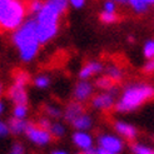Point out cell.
Wrapping results in <instances>:
<instances>
[{
	"instance_id": "obj_1",
	"label": "cell",
	"mask_w": 154,
	"mask_h": 154,
	"mask_svg": "<svg viewBox=\"0 0 154 154\" xmlns=\"http://www.w3.org/2000/svg\"><path fill=\"white\" fill-rule=\"evenodd\" d=\"M14 43L20 53V58L24 61H30L38 53L39 40L36 35L35 20H28L14 35Z\"/></svg>"
},
{
	"instance_id": "obj_2",
	"label": "cell",
	"mask_w": 154,
	"mask_h": 154,
	"mask_svg": "<svg viewBox=\"0 0 154 154\" xmlns=\"http://www.w3.org/2000/svg\"><path fill=\"white\" fill-rule=\"evenodd\" d=\"M60 13L50 2L43 4V8L38 13L36 35L39 43H47L58 32V20Z\"/></svg>"
},
{
	"instance_id": "obj_3",
	"label": "cell",
	"mask_w": 154,
	"mask_h": 154,
	"mask_svg": "<svg viewBox=\"0 0 154 154\" xmlns=\"http://www.w3.org/2000/svg\"><path fill=\"white\" fill-rule=\"evenodd\" d=\"M25 10L20 0H0V30L18 29L25 17Z\"/></svg>"
},
{
	"instance_id": "obj_4",
	"label": "cell",
	"mask_w": 154,
	"mask_h": 154,
	"mask_svg": "<svg viewBox=\"0 0 154 154\" xmlns=\"http://www.w3.org/2000/svg\"><path fill=\"white\" fill-rule=\"evenodd\" d=\"M153 88L149 85H133L129 87L124 94H123L122 99L117 104V110L118 112H130L137 109L138 106H140L143 103H145L153 97Z\"/></svg>"
},
{
	"instance_id": "obj_5",
	"label": "cell",
	"mask_w": 154,
	"mask_h": 154,
	"mask_svg": "<svg viewBox=\"0 0 154 154\" xmlns=\"http://www.w3.org/2000/svg\"><path fill=\"white\" fill-rule=\"evenodd\" d=\"M25 133L28 138L32 142L39 144V145H45L51 140V135L47 129H43L40 127H35L33 124H28L25 128Z\"/></svg>"
},
{
	"instance_id": "obj_6",
	"label": "cell",
	"mask_w": 154,
	"mask_h": 154,
	"mask_svg": "<svg viewBox=\"0 0 154 154\" xmlns=\"http://www.w3.org/2000/svg\"><path fill=\"white\" fill-rule=\"evenodd\" d=\"M99 147L102 149H105L108 152H112L114 154H118L122 149H123V142L119 138L114 137V135H100L98 139Z\"/></svg>"
},
{
	"instance_id": "obj_7",
	"label": "cell",
	"mask_w": 154,
	"mask_h": 154,
	"mask_svg": "<svg viewBox=\"0 0 154 154\" xmlns=\"http://www.w3.org/2000/svg\"><path fill=\"white\" fill-rule=\"evenodd\" d=\"M9 97L11 98V100L17 105H19V104L26 105L28 95H26V91H25V89H24L23 85L14 84V85L9 89Z\"/></svg>"
},
{
	"instance_id": "obj_8",
	"label": "cell",
	"mask_w": 154,
	"mask_h": 154,
	"mask_svg": "<svg viewBox=\"0 0 154 154\" xmlns=\"http://www.w3.org/2000/svg\"><path fill=\"white\" fill-rule=\"evenodd\" d=\"M73 140L76 147H79L83 150L93 147V139H91V137L85 132H76L73 135Z\"/></svg>"
},
{
	"instance_id": "obj_9",
	"label": "cell",
	"mask_w": 154,
	"mask_h": 154,
	"mask_svg": "<svg viewBox=\"0 0 154 154\" xmlns=\"http://www.w3.org/2000/svg\"><path fill=\"white\" fill-rule=\"evenodd\" d=\"M91 93H93V87L88 82H80L75 88V98L79 102L87 100L91 95Z\"/></svg>"
},
{
	"instance_id": "obj_10",
	"label": "cell",
	"mask_w": 154,
	"mask_h": 154,
	"mask_svg": "<svg viewBox=\"0 0 154 154\" xmlns=\"http://www.w3.org/2000/svg\"><path fill=\"white\" fill-rule=\"evenodd\" d=\"M102 70H103V65H102L100 63H97V61H91V63L87 64L82 69L79 76L84 80V79L90 78L91 75H94V74H97V73H100Z\"/></svg>"
},
{
	"instance_id": "obj_11",
	"label": "cell",
	"mask_w": 154,
	"mask_h": 154,
	"mask_svg": "<svg viewBox=\"0 0 154 154\" xmlns=\"http://www.w3.org/2000/svg\"><path fill=\"white\" fill-rule=\"evenodd\" d=\"M115 129H117V132L119 134L125 137L127 139H134V138L137 137V129L133 125L127 124V123L117 122L115 123Z\"/></svg>"
},
{
	"instance_id": "obj_12",
	"label": "cell",
	"mask_w": 154,
	"mask_h": 154,
	"mask_svg": "<svg viewBox=\"0 0 154 154\" xmlns=\"http://www.w3.org/2000/svg\"><path fill=\"white\" fill-rule=\"evenodd\" d=\"M113 95L110 94H100L93 99V105L98 109H109L113 106Z\"/></svg>"
},
{
	"instance_id": "obj_13",
	"label": "cell",
	"mask_w": 154,
	"mask_h": 154,
	"mask_svg": "<svg viewBox=\"0 0 154 154\" xmlns=\"http://www.w3.org/2000/svg\"><path fill=\"white\" fill-rule=\"evenodd\" d=\"M82 114H83V106L80 105V103H70L65 110V119L68 122H73Z\"/></svg>"
},
{
	"instance_id": "obj_14",
	"label": "cell",
	"mask_w": 154,
	"mask_h": 154,
	"mask_svg": "<svg viewBox=\"0 0 154 154\" xmlns=\"http://www.w3.org/2000/svg\"><path fill=\"white\" fill-rule=\"evenodd\" d=\"M72 123H73V125L76 129H79V130H87V129H89L91 127V119L85 114L79 115V117L75 118Z\"/></svg>"
},
{
	"instance_id": "obj_15",
	"label": "cell",
	"mask_w": 154,
	"mask_h": 154,
	"mask_svg": "<svg viewBox=\"0 0 154 154\" xmlns=\"http://www.w3.org/2000/svg\"><path fill=\"white\" fill-rule=\"evenodd\" d=\"M26 125H28V123L25 120L14 118V119L10 120V128H9V130H11V132L15 133V134H19L21 132H25Z\"/></svg>"
},
{
	"instance_id": "obj_16",
	"label": "cell",
	"mask_w": 154,
	"mask_h": 154,
	"mask_svg": "<svg viewBox=\"0 0 154 154\" xmlns=\"http://www.w3.org/2000/svg\"><path fill=\"white\" fill-rule=\"evenodd\" d=\"M113 84H114V82L109 78V76H103V78L97 80V87H99L100 89H105V90L112 89Z\"/></svg>"
},
{
	"instance_id": "obj_17",
	"label": "cell",
	"mask_w": 154,
	"mask_h": 154,
	"mask_svg": "<svg viewBox=\"0 0 154 154\" xmlns=\"http://www.w3.org/2000/svg\"><path fill=\"white\" fill-rule=\"evenodd\" d=\"M122 75H123L122 70L117 66H110L109 69H108V75L106 76H109L113 82H119L122 79Z\"/></svg>"
},
{
	"instance_id": "obj_18",
	"label": "cell",
	"mask_w": 154,
	"mask_h": 154,
	"mask_svg": "<svg viewBox=\"0 0 154 154\" xmlns=\"http://www.w3.org/2000/svg\"><path fill=\"white\" fill-rule=\"evenodd\" d=\"M129 4L132 5L134 9L137 11H139V13H143L147 10V8H148V4L144 2V0H128Z\"/></svg>"
},
{
	"instance_id": "obj_19",
	"label": "cell",
	"mask_w": 154,
	"mask_h": 154,
	"mask_svg": "<svg viewBox=\"0 0 154 154\" xmlns=\"http://www.w3.org/2000/svg\"><path fill=\"white\" fill-rule=\"evenodd\" d=\"M28 113V109H26V105H23V104H19L15 106L14 109V117L18 118V119H24L25 115Z\"/></svg>"
},
{
	"instance_id": "obj_20",
	"label": "cell",
	"mask_w": 154,
	"mask_h": 154,
	"mask_svg": "<svg viewBox=\"0 0 154 154\" xmlns=\"http://www.w3.org/2000/svg\"><path fill=\"white\" fill-rule=\"evenodd\" d=\"M48 2H50L58 9V11L61 14L68 8V2L69 0H48Z\"/></svg>"
},
{
	"instance_id": "obj_21",
	"label": "cell",
	"mask_w": 154,
	"mask_h": 154,
	"mask_svg": "<svg viewBox=\"0 0 154 154\" xmlns=\"http://www.w3.org/2000/svg\"><path fill=\"white\" fill-rule=\"evenodd\" d=\"M28 80H29V74L25 72H19L17 76H15V84H19V85H23V87L28 83Z\"/></svg>"
},
{
	"instance_id": "obj_22",
	"label": "cell",
	"mask_w": 154,
	"mask_h": 154,
	"mask_svg": "<svg viewBox=\"0 0 154 154\" xmlns=\"http://www.w3.org/2000/svg\"><path fill=\"white\" fill-rule=\"evenodd\" d=\"M100 20L103 23H106V24H110V23H114L117 20V15L114 13H108V11H103L100 14Z\"/></svg>"
},
{
	"instance_id": "obj_23",
	"label": "cell",
	"mask_w": 154,
	"mask_h": 154,
	"mask_svg": "<svg viewBox=\"0 0 154 154\" xmlns=\"http://www.w3.org/2000/svg\"><path fill=\"white\" fill-rule=\"evenodd\" d=\"M64 132H65V129H64V127L61 125V124H53V125H50V133L54 135V137H61L64 134Z\"/></svg>"
},
{
	"instance_id": "obj_24",
	"label": "cell",
	"mask_w": 154,
	"mask_h": 154,
	"mask_svg": "<svg viewBox=\"0 0 154 154\" xmlns=\"http://www.w3.org/2000/svg\"><path fill=\"white\" fill-rule=\"evenodd\" d=\"M42 8H43V3L40 2V0H32L28 5L29 11H32V13H39V10L42 9Z\"/></svg>"
},
{
	"instance_id": "obj_25",
	"label": "cell",
	"mask_w": 154,
	"mask_h": 154,
	"mask_svg": "<svg viewBox=\"0 0 154 154\" xmlns=\"http://www.w3.org/2000/svg\"><path fill=\"white\" fill-rule=\"evenodd\" d=\"M133 152L135 154H154L152 149H149L148 147H144V145H140V144H135L133 147Z\"/></svg>"
},
{
	"instance_id": "obj_26",
	"label": "cell",
	"mask_w": 154,
	"mask_h": 154,
	"mask_svg": "<svg viewBox=\"0 0 154 154\" xmlns=\"http://www.w3.org/2000/svg\"><path fill=\"white\" fill-rule=\"evenodd\" d=\"M144 55L147 57L148 59H152L153 55H154V43L153 40L148 42L147 44H145V47H144Z\"/></svg>"
},
{
	"instance_id": "obj_27",
	"label": "cell",
	"mask_w": 154,
	"mask_h": 154,
	"mask_svg": "<svg viewBox=\"0 0 154 154\" xmlns=\"http://www.w3.org/2000/svg\"><path fill=\"white\" fill-rule=\"evenodd\" d=\"M35 84H36V87H39V88H47L49 85V79L47 76H39V78H36Z\"/></svg>"
},
{
	"instance_id": "obj_28",
	"label": "cell",
	"mask_w": 154,
	"mask_h": 154,
	"mask_svg": "<svg viewBox=\"0 0 154 154\" xmlns=\"http://www.w3.org/2000/svg\"><path fill=\"white\" fill-rule=\"evenodd\" d=\"M47 113L49 115H51V117H54V118L60 117V110L58 109V108H54V106H47Z\"/></svg>"
},
{
	"instance_id": "obj_29",
	"label": "cell",
	"mask_w": 154,
	"mask_h": 154,
	"mask_svg": "<svg viewBox=\"0 0 154 154\" xmlns=\"http://www.w3.org/2000/svg\"><path fill=\"white\" fill-rule=\"evenodd\" d=\"M9 134V127H8L5 123L0 122V137H5Z\"/></svg>"
},
{
	"instance_id": "obj_30",
	"label": "cell",
	"mask_w": 154,
	"mask_h": 154,
	"mask_svg": "<svg viewBox=\"0 0 154 154\" xmlns=\"http://www.w3.org/2000/svg\"><path fill=\"white\" fill-rule=\"evenodd\" d=\"M104 9H105V11H108V13H114V11H115V4H114L113 2H108V3H105V5H104Z\"/></svg>"
},
{
	"instance_id": "obj_31",
	"label": "cell",
	"mask_w": 154,
	"mask_h": 154,
	"mask_svg": "<svg viewBox=\"0 0 154 154\" xmlns=\"http://www.w3.org/2000/svg\"><path fill=\"white\" fill-rule=\"evenodd\" d=\"M50 125L51 124H50V122L48 119H40V122H39V127L43 128V129H47L48 130L50 128Z\"/></svg>"
},
{
	"instance_id": "obj_32",
	"label": "cell",
	"mask_w": 154,
	"mask_h": 154,
	"mask_svg": "<svg viewBox=\"0 0 154 154\" xmlns=\"http://www.w3.org/2000/svg\"><path fill=\"white\" fill-rule=\"evenodd\" d=\"M10 154H23V148L20 144H15L13 147V150L10 152Z\"/></svg>"
},
{
	"instance_id": "obj_33",
	"label": "cell",
	"mask_w": 154,
	"mask_h": 154,
	"mask_svg": "<svg viewBox=\"0 0 154 154\" xmlns=\"http://www.w3.org/2000/svg\"><path fill=\"white\" fill-rule=\"evenodd\" d=\"M70 3L74 8H82L85 3V0H70Z\"/></svg>"
},
{
	"instance_id": "obj_34",
	"label": "cell",
	"mask_w": 154,
	"mask_h": 154,
	"mask_svg": "<svg viewBox=\"0 0 154 154\" xmlns=\"http://www.w3.org/2000/svg\"><path fill=\"white\" fill-rule=\"evenodd\" d=\"M153 68H154L153 60H149L148 63H147V65L144 66V70H145V72H148V73H152V72H153Z\"/></svg>"
},
{
	"instance_id": "obj_35",
	"label": "cell",
	"mask_w": 154,
	"mask_h": 154,
	"mask_svg": "<svg viewBox=\"0 0 154 154\" xmlns=\"http://www.w3.org/2000/svg\"><path fill=\"white\" fill-rule=\"evenodd\" d=\"M83 154H97V149H93V147H91V148H89V149L84 150Z\"/></svg>"
},
{
	"instance_id": "obj_36",
	"label": "cell",
	"mask_w": 154,
	"mask_h": 154,
	"mask_svg": "<svg viewBox=\"0 0 154 154\" xmlns=\"http://www.w3.org/2000/svg\"><path fill=\"white\" fill-rule=\"evenodd\" d=\"M97 154H114V153H112V152H108V150L102 149V148H99V149H97Z\"/></svg>"
},
{
	"instance_id": "obj_37",
	"label": "cell",
	"mask_w": 154,
	"mask_h": 154,
	"mask_svg": "<svg viewBox=\"0 0 154 154\" xmlns=\"http://www.w3.org/2000/svg\"><path fill=\"white\" fill-rule=\"evenodd\" d=\"M53 154H68V153H65V152H61V150H57V152H54Z\"/></svg>"
},
{
	"instance_id": "obj_38",
	"label": "cell",
	"mask_w": 154,
	"mask_h": 154,
	"mask_svg": "<svg viewBox=\"0 0 154 154\" xmlns=\"http://www.w3.org/2000/svg\"><path fill=\"white\" fill-rule=\"evenodd\" d=\"M144 2H145V3H147V4H152V3L154 2V0H144Z\"/></svg>"
},
{
	"instance_id": "obj_39",
	"label": "cell",
	"mask_w": 154,
	"mask_h": 154,
	"mask_svg": "<svg viewBox=\"0 0 154 154\" xmlns=\"http://www.w3.org/2000/svg\"><path fill=\"white\" fill-rule=\"evenodd\" d=\"M115 2H118V3H125L127 0H115Z\"/></svg>"
},
{
	"instance_id": "obj_40",
	"label": "cell",
	"mask_w": 154,
	"mask_h": 154,
	"mask_svg": "<svg viewBox=\"0 0 154 154\" xmlns=\"http://www.w3.org/2000/svg\"><path fill=\"white\" fill-rule=\"evenodd\" d=\"M2 91H3V85H2V83H0V94H2Z\"/></svg>"
},
{
	"instance_id": "obj_41",
	"label": "cell",
	"mask_w": 154,
	"mask_h": 154,
	"mask_svg": "<svg viewBox=\"0 0 154 154\" xmlns=\"http://www.w3.org/2000/svg\"><path fill=\"white\" fill-rule=\"evenodd\" d=\"M2 112H3V104L0 103V113H2Z\"/></svg>"
}]
</instances>
